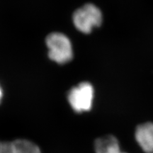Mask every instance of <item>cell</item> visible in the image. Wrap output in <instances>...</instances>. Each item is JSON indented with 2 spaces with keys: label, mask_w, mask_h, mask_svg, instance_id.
<instances>
[{
  "label": "cell",
  "mask_w": 153,
  "mask_h": 153,
  "mask_svg": "<svg viewBox=\"0 0 153 153\" xmlns=\"http://www.w3.org/2000/svg\"><path fill=\"white\" fill-rule=\"evenodd\" d=\"M96 153H127L121 151L119 142L114 135H105L99 137L94 143Z\"/></svg>",
  "instance_id": "cell-6"
},
{
  "label": "cell",
  "mask_w": 153,
  "mask_h": 153,
  "mask_svg": "<svg viewBox=\"0 0 153 153\" xmlns=\"http://www.w3.org/2000/svg\"><path fill=\"white\" fill-rule=\"evenodd\" d=\"M45 44L50 60L59 65L70 62L74 57V50L70 39L61 32H53L47 36Z\"/></svg>",
  "instance_id": "cell-1"
},
{
  "label": "cell",
  "mask_w": 153,
  "mask_h": 153,
  "mask_svg": "<svg viewBox=\"0 0 153 153\" xmlns=\"http://www.w3.org/2000/svg\"><path fill=\"white\" fill-rule=\"evenodd\" d=\"M0 153H42L35 143L27 139L0 141Z\"/></svg>",
  "instance_id": "cell-4"
},
{
  "label": "cell",
  "mask_w": 153,
  "mask_h": 153,
  "mask_svg": "<svg viewBox=\"0 0 153 153\" xmlns=\"http://www.w3.org/2000/svg\"><path fill=\"white\" fill-rule=\"evenodd\" d=\"M103 22V15L98 7L88 3L74 11L72 22L76 29L84 34H89L94 28L100 26Z\"/></svg>",
  "instance_id": "cell-2"
},
{
  "label": "cell",
  "mask_w": 153,
  "mask_h": 153,
  "mask_svg": "<svg viewBox=\"0 0 153 153\" xmlns=\"http://www.w3.org/2000/svg\"><path fill=\"white\" fill-rule=\"evenodd\" d=\"M3 96H4V94H3V89H2V88H1V86L0 85V104H1V101H2Z\"/></svg>",
  "instance_id": "cell-7"
},
{
  "label": "cell",
  "mask_w": 153,
  "mask_h": 153,
  "mask_svg": "<svg viewBox=\"0 0 153 153\" xmlns=\"http://www.w3.org/2000/svg\"><path fill=\"white\" fill-rule=\"evenodd\" d=\"M135 137L145 153H153V123L147 122L137 126Z\"/></svg>",
  "instance_id": "cell-5"
},
{
  "label": "cell",
  "mask_w": 153,
  "mask_h": 153,
  "mask_svg": "<svg viewBox=\"0 0 153 153\" xmlns=\"http://www.w3.org/2000/svg\"><path fill=\"white\" fill-rule=\"evenodd\" d=\"M94 98V89L89 82H83L73 87L68 94V101L72 109L77 114L91 109Z\"/></svg>",
  "instance_id": "cell-3"
}]
</instances>
